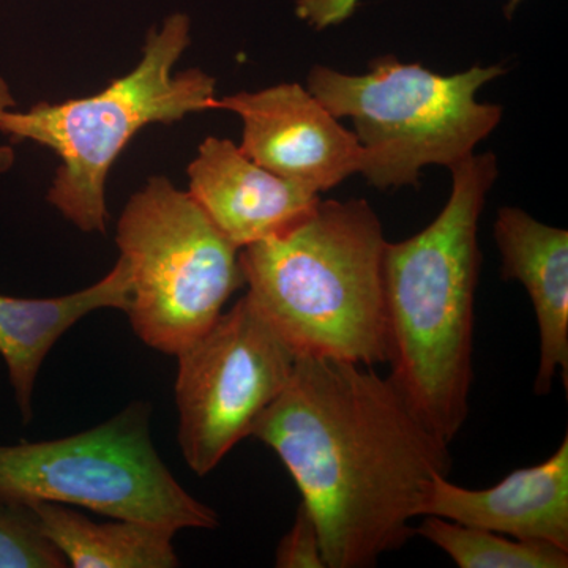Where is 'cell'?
Instances as JSON below:
<instances>
[{
  "instance_id": "obj_1",
  "label": "cell",
  "mask_w": 568,
  "mask_h": 568,
  "mask_svg": "<svg viewBox=\"0 0 568 568\" xmlns=\"http://www.w3.org/2000/svg\"><path fill=\"white\" fill-rule=\"evenodd\" d=\"M252 436L291 474L320 530L327 568H372L416 536L450 444L422 424L373 366L297 357Z\"/></svg>"
},
{
  "instance_id": "obj_2",
  "label": "cell",
  "mask_w": 568,
  "mask_h": 568,
  "mask_svg": "<svg viewBox=\"0 0 568 568\" xmlns=\"http://www.w3.org/2000/svg\"><path fill=\"white\" fill-rule=\"evenodd\" d=\"M452 190L439 215L383 261L390 383L422 424L450 444L469 414L474 320L481 253L478 222L499 178L495 153L448 168Z\"/></svg>"
},
{
  "instance_id": "obj_3",
  "label": "cell",
  "mask_w": 568,
  "mask_h": 568,
  "mask_svg": "<svg viewBox=\"0 0 568 568\" xmlns=\"http://www.w3.org/2000/svg\"><path fill=\"white\" fill-rule=\"evenodd\" d=\"M386 245L365 200H321L293 230L242 248L246 297L297 357L387 364Z\"/></svg>"
},
{
  "instance_id": "obj_4",
  "label": "cell",
  "mask_w": 568,
  "mask_h": 568,
  "mask_svg": "<svg viewBox=\"0 0 568 568\" xmlns=\"http://www.w3.org/2000/svg\"><path fill=\"white\" fill-rule=\"evenodd\" d=\"M190 29L185 13L164 18L149 31L136 69L95 95L0 112V133L11 142L33 141L61 156L48 201L82 233H106L108 173L142 126L213 110L215 78L200 69L173 74Z\"/></svg>"
},
{
  "instance_id": "obj_5",
  "label": "cell",
  "mask_w": 568,
  "mask_h": 568,
  "mask_svg": "<svg viewBox=\"0 0 568 568\" xmlns=\"http://www.w3.org/2000/svg\"><path fill=\"white\" fill-rule=\"evenodd\" d=\"M504 73L476 65L447 77L381 55L365 74L313 67L306 89L336 119L353 121L365 153L361 174L387 190L417 185L426 166L452 168L473 155L503 121V108L478 102L477 93Z\"/></svg>"
},
{
  "instance_id": "obj_6",
  "label": "cell",
  "mask_w": 568,
  "mask_h": 568,
  "mask_svg": "<svg viewBox=\"0 0 568 568\" xmlns=\"http://www.w3.org/2000/svg\"><path fill=\"white\" fill-rule=\"evenodd\" d=\"M149 417V405L133 403L78 435L0 446V503L77 506L174 532L219 528L216 511L186 493L156 454Z\"/></svg>"
},
{
  "instance_id": "obj_7",
  "label": "cell",
  "mask_w": 568,
  "mask_h": 568,
  "mask_svg": "<svg viewBox=\"0 0 568 568\" xmlns=\"http://www.w3.org/2000/svg\"><path fill=\"white\" fill-rule=\"evenodd\" d=\"M115 242L132 275L125 313L134 334L164 354L201 338L245 284L237 246L166 178L130 197Z\"/></svg>"
},
{
  "instance_id": "obj_8",
  "label": "cell",
  "mask_w": 568,
  "mask_h": 568,
  "mask_svg": "<svg viewBox=\"0 0 568 568\" xmlns=\"http://www.w3.org/2000/svg\"><path fill=\"white\" fill-rule=\"evenodd\" d=\"M178 358L179 446L190 469L204 477L252 436L297 355L245 295Z\"/></svg>"
},
{
  "instance_id": "obj_9",
  "label": "cell",
  "mask_w": 568,
  "mask_h": 568,
  "mask_svg": "<svg viewBox=\"0 0 568 568\" xmlns=\"http://www.w3.org/2000/svg\"><path fill=\"white\" fill-rule=\"evenodd\" d=\"M213 110L242 119L248 159L320 196L361 173L365 153L357 136L297 82L223 97Z\"/></svg>"
},
{
  "instance_id": "obj_10",
  "label": "cell",
  "mask_w": 568,
  "mask_h": 568,
  "mask_svg": "<svg viewBox=\"0 0 568 568\" xmlns=\"http://www.w3.org/2000/svg\"><path fill=\"white\" fill-rule=\"evenodd\" d=\"M189 178L190 196L239 250L293 230L321 203L320 194L264 170L223 138H205Z\"/></svg>"
},
{
  "instance_id": "obj_11",
  "label": "cell",
  "mask_w": 568,
  "mask_h": 568,
  "mask_svg": "<svg viewBox=\"0 0 568 568\" xmlns=\"http://www.w3.org/2000/svg\"><path fill=\"white\" fill-rule=\"evenodd\" d=\"M422 517H439L568 551V436L536 466L511 470L499 484L469 489L437 476Z\"/></svg>"
},
{
  "instance_id": "obj_12",
  "label": "cell",
  "mask_w": 568,
  "mask_h": 568,
  "mask_svg": "<svg viewBox=\"0 0 568 568\" xmlns=\"http://www.w3.org/2000/svg\"><path fill=\"white\" fill-rule=\"evenodd\" d=\"M495 241L503 280L528 291L540 336V361L534 381L538 396L551 392L559 375L568 388V233L538 222L518 207L497 212Z\"/></svg>"
},
{
  "instance_id": "obj_13",
  "label": "cell",
  "mask_w": 568,
  "mask_h": 568,
  "mask_svg": "<svg viewBox=\"0 0 568 568\" xmlns=\"http://www.w3.org/2000/svg\"><path fill=\"white\" fill-rule=\"evenodd\" d=\"M132 275L123 257L99 283L55 298H18L0 294V355L9 368L14 402L26 425L32 420L37 376L59 338L97 310L126 312Z\"/></svg>"
},
{
  "instance_id": "obj_14",
  "label": "cell",
  "mask_w": 568,
  "mask_h": 568,
  "mask_svg": "<svg viewBox=\"0 0 568 568\" xmlns=\"http://www.w3.org/2000/svg\"><path fill=\"white\" fill-rule=\"evenodd\" d=\"M44 536L74 568H174V530L115 519L95 523L62 504L29 506Z\"/></svg>"
},
{
  "instance_id": "obj_15",
  "label": "cell",
  "mask_w": 568,
  "mask_h": 568,
  "mask_svg": "<svg viewBox=\"0 0 568 568\" xmlns=\"http://www.w3.org/2000/svg\"><path fill=\"white\" fill-rule=\"evenodd\" d=\"M416 534L454 560L459 568H567L568 551L503 536L493 530L425 517Z\"/></svg>"
},
{
  "instance_id": "obj_16",
  "label": "cell",
  "mask_w": 568,
  "mask_h": 568,
  "mask_svg": "<svg viewBox=\"0 0 568 568\" xmlns=\"http://www.w3.org/2000/svg\"><path fill=\"white\" fill-rule=\"evenodd\" d=\"M69 566L29 506L0 503V568H63Z\"/></svg>"
},
{
  "instance_id": "obj_17",
  "label": "cell",
  "mask_w": 568,
  "mask_h": 568,
  "mask_svg": "<svg viewBox=\"0 0 568 568\" xmlns=\"http://www.w3.org/2000/svg\"><path fill=\"white\" fill-rule=\"evenodd\" d=\"M275 566L278 568H327L320 530L304 503L297 507L293 528L276 548Z\"/></svg>"
},
{
  "instance_id": "obj_18",
  "label": "cell",
  "mask_w": 568,
  "mask_h": 568,
  "mask_svg": "<svg viewBox=\"0 0 568 568\" xmlns=\"http://www.w3.org/2000/svg\"><path fill=\"white\" fill-rule=\"evenodd\" d=\"M521 0H508L507 14L510 17ZM361 0H297L295 14L312 26L316 31L332 28L346 21L354 10L357 9Z\"/></svg>"
},
{
  "instance_id": "obj_19",
  "label": "cell",
  "mask_w": 568,
  "mask_h": 568,
  "mask_svg": "<svg viewBox=\"0 0 568 568\" xmlns=\"http://www.w3.org/2000/svg\"><path fill=\"white\" fill-rule=\"evenodd\" d=\"M17 100L11 95L9 82L0 77V112L13 110L17 108ZM17 162V152L11 145H0V174L9 173Z\"/></svg>"
}]
</instances>
